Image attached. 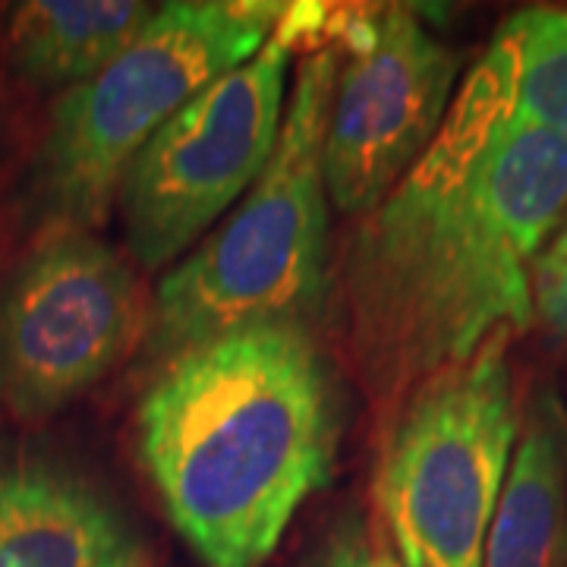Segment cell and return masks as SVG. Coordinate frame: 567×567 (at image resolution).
<instances>
[{
    "label": "cell",
    "instance_id": "1",
    "mask_svg": "<svg viewBox=\"0 0 567 567\" xmlns=\"http://www.w3.org/2000/svg\"><path fill=\"white\" fill-rule=\"evenodd\" d=\"M567 215V142L517 114L505 41L466 70L439 136L347 244L350 365L391 420L498 334L533 324V262Z\"/></svg>",
    "mask_w": 567,
    "mask_h": 567
},
{
    "label": "cell",
    "instance_id": "2",
    "mask_svg": "<svg viewBox=\"0 0 567 567\" xmlns=\"http://www.w3.org/2000/svg\"><path fill=\"white\" fill-rule=\"evenodd\" d=\"M140 457L205 567H262L338 454L334 388L306 324L189 347L142 398Z\"/></svg>",
    "mask_w": 567,
    "mask_h": 567
},
{
    "label": "cell",
    "instance_id": "3",
    "mask_svg": "<svg viewBox=\"0 0 567 567\" xmlns=\"http://www.w3.org/2000/svg\"><path fill=\"white\" fill-rule=\"evenodd\" d=\"M334 82L338 48H319L300 63L259 181L208 240L164 275L142 331L155 363L237 328L306 324L316 312L328 252L322 152Z\"/></svg>",
    "mask_w": 567,
    "mask_h": 567
},
{
    "label": "cell",
    "instance_id": "4",
    "mask_svg": "<svg viewBox=\"0 0 567 567\" xmlns=\"http://www.w3.org/2000/svg\"><path fill=\"white\" fill-rule=\"evenodd\" d=\"M287 10L278 0L164 3L107 70L66 89L35 164L51 224H104L145 142L203 89L252 61Z\"/></svg>",
    "mask_w": 567,
    "mask_h": 567
},
{
    "label": "cell",
    "instance_id": "5",
    "mask_svg": "<svg viewBox=\"0 0 567 567\" xmlns=\"http://www.w3.org/2000/svg\"><path fill=\"white\" fill-rule=\"evenodd\" d=\"M511 334L420 385L388 420L375 498L404 567H483L520 435Z\"/></svg>",
    "mask_w": 567,
    "mask_h": 567
},
{
    "label": "cell",
    "instance_id": "6",
    "mask_svg": "<svg viewBox=\"0 0 567 567\" xmlns=\"http://www.w3.org/2000/svg\"><path fill=\"white\" fill-rule=\"evenodd\" d=\"M322 17V7L290 3L252 61L183 104L126 167L117 196L126 249L142 268L177 262L259 181L281 136L297 39Z\"/></svg>",
    "mask_w": 567,
    "mask_h": 567
},
{
    "label": "cell",
    "instance_id": "7",
    "mask_svg": "<svg viewBox=\"0 0 567 567\" xmlns=\"http://www.w3.org/2000/svg\"><path fill=\"white\" fill-rule=\"evenodd\" d=\"M148 309L114 246L51 224L0 287V404L39 423L80 401L142 341Z\"/></svg>",
    "mask_w": 567,
    "mask_h": 567
},
{
    "label": "cell",
    "instance_id": "8",
    "mask_svg": "<svg viewBox=\"0 0 567 567\" xmlns=\"http://www.w3.org/2000/svg\"><path fill=\"white\" fill-rule=\"evenodd\" d=\"M324 133L328 203L365 218L439 136L461 80V54L410 7L347 17Z\"/></svg>",
    "mask_w": 567,
    "mask_h": 567
},
{
    "label": "cell",
    "instance_id": "9",
    "mask_svg": "<svg viewBox=\"0 0 567 567\" xmlns=\"http://www.w3.org/2000/svg\"><path fill=\"white\" fill-rule=\"evenodd\" d=\"M123 517L85 480L51 464L0 466V567H140Z\"/></svg>",
    "mask_w": 567,
    "mask_h": 567
},
{
    "label": "cell",
    "instance_id": "10",
    "mask_svg": "<svg viewBox=\"0 0 567 567\" xmlns=\"http://www.w3.org/2000/svg\"><path fill=\"white\" fill-rule=\"evenodd\" d=\"M483 567H567V420L551 391L520 420Z\"/></svg>",
    "mask_w": 567,
    "mask_h": 567
},
{
    "label": "cell",
    "instance_id": "11",
    "mask_svg": "<svg viewBox=\"0 0 567 567\" xmlns=\"http://www.w3.org/2000/svg\"><path fill=\"white\" fill-rule=\"evenodd\" d=\"M152 17L136 0H29L7 22L10 61L29 82L76 89L117 61Z\"/></svg>",
    "mask_w": 567,
    "mask_h": 567
},
{
    "label": "cell",
    "instance_id": "12",
    "mask_svg": "<svg viewBox=\"0 0 567 567\" xmlns=\"http://www.w3.org/2000/svg\"><path fill=\"white\" fill-rule=\"evenodd\" d=\"M495 35L505 41L517 114L567 142V10H520Z\"/></svg>",
    "mask_w": 567,
    "mask_h": 567
},
{
    "label": "cell",
    "instance_id": "13",
    "mask_svg": "<svg viewBox=\"0 0 567 567\" xmlns=\"http://www.w3.org/2000/svg\"><path fill=\"white\" fill-rule=\"evenodd\" d=\"M533 319L567 341V224H561L533 262Z\"/></svg>",
    "mask_w": 567,
    "mask_h": 567
},
{
    "label": "cell",
    "instance_id": "14",
    "mask_svg": "<svg viewBox=\"0 0 567 567\" xmlns=\"http://www.w3.org/2000/svg\"><path fill=\"white\" fill-rule=\"evenodd\" d=\"M319 567H404V561L385 529L353 524L331 539Z\"/></svg>",
    "mask_w": 567,
    "mask_h": 567
}]
</instances>
